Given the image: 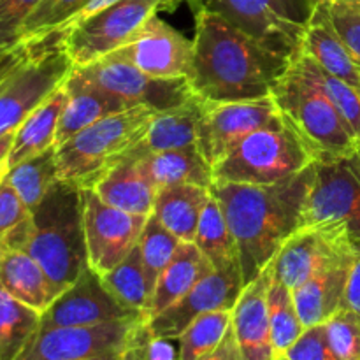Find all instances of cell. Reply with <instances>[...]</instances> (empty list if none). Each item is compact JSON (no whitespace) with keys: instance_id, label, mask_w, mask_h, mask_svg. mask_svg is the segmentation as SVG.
<instances>
[{"instance_id":"cell-1","label":"cell","mask_w":360,"mask_h":360,"mask_svg":"<svg viewBox=\"0 0 360 360\" xmlns=\"http://www.w3.org/2000/svg\"><path fill=\"white\" fill-rule=\"evenodd\" d=\"M193 72L197 97L211 104L269 97L292 60L234 27L220 14L195 13Z\"/></svg>"},{"instance_id":"cell-2","label":"cell","mask_w":360,"mask_h":360,"mask_svg":"<svg viewBox=\"0 0 360 360\" xmlns=\"http://www.w3.org/2000/svg\"><path fill=\"white\" fill-rule=\"evenodd\" d=\"M313 178L315 162L274 185L213 181L210 190L234 234L245 287L257 280L281 245L302 225Z\"/></svg>"},{"instance_id":"cell-3","label":"cell","mask_w":360,"mask_h":360,"mask_svg":"<svg viewBox=\"0 0 360 360\" xmlns=\"http://www.w3.org/2000/svg\"><path fill=\"white\" fill-rule=\"evenodd\" d=\"M0 243L27 252L63 292L88 266L83 188L58 179L37 207Z\"/></svg>"},{"instance_id":"cell-4","label":"cell","mask_w":360,"mask_h":360,"mask_svg":"<svg viewBox=\"0 0 360 360\" xmlns=\"http://www.w3.org/2000/svg\"><path fill=\"white\" fill-rule=\"evenodd\" d=\"M271 95L283 123L304 143L313 162L347 158L357 151V139L340 111L292 65Z\"/></svg>"},{"instance_id":"cell-5","label":"cell","mask_w":360,"mask_h":360,"mask_svg":"<svg viewBox=\"0 0 360 360\" xmlns=\"http://www.w3.org/2000/svg\"><path fill=\"white\" fill-rule=\"evenodd\" d=\"M155 109L130 108L108 116L77 132L56 146L60 179L74 183L79 188H94L95 183L122 162L143 137L155 116Z\"/></svg>"},{"instance_id":"cell-6","label":"cell","mask_w":360,"mask_h":360,"mask_svg":"<svg viewBox=\"0 0 360 360\" xmlns=\"http://www.w3.org/2000/svg\"><path fill=\"white\" fill-rule=\"evenodd\" d=\"M313 157L290 127L250 134L213 165L214 181L274 185L304 171Z\"/></svg>"},{"instance_id":"cell-7","label":"cell","mask_w":360,"mask_h":360,"mask_svg":"<svg viewBox=\"0 0 360 360\" xmlns=\"http://www.w3.org/2000/svg\"><path fill=\"white\" fill-rule=\"evenodd\" d=\"M193 13L220 14L287 58L301 55L315 7L309 0H186Z\"/></svg>"},{"instance_id":"cell-8","label":"cell","mask_w":360,"mask_h":360,"mask_svg":"<svg viewBox=\"0 0 360 360\" xmlns=\"http://www.w3.org/2000/svg\"><path fill=\"white\" fill-rule=\"evenodd\" d=\"M62 37L56 30L39 39L37 49L0 83V134L16 130L72 72Z\"/></svg>"},{"instance_id":"cell-9","label":"cell","mask_w":360,"mask_h":360,"mask_svg":"<svg viewBox=\"0 0 360 360\" xmlns=\"http://www.w3.org/2000/svg\"><path fill=\"white\" fill-rule=\"evenodd\" d=\"M186 0H118L65 28L63 49L76 67L108 56L130 41L158 13H172Z\"/></svg>"},{"instance_id":"cell-10","label":"cell","mask_w":360,"mask_h":360,"mask_svg":"<svg viewBox=\"0 0 360 360\" xmlns=\"http://www.w3.org/2000/svg\"><path fill=\"white\" fill-rule=\"evenodd\" d=\"M74 70L84 81L122 98L130 108L141 105L155 111H167L195 97L188 77L150 76L132 63L111 55L83 67L74 65Z\"/></svg>"},{"instance_id":"cell-11","label":"cell","mask_w":360,"mask_h":360,"mask_svg":"<svg viewBox=\"0 0 360 360\" xmlns=\"http://www.w3.org/2000/svg\"><path fill=\"white\" fill-rule=\"evenodd\" d=\"M340 225L360 241V160L357 153L315 162V178L302 214V225Z\"/></svg>"},{"instance_id":"cell-12","label":"cell","mask_w":360,"mask_h":360,"mask_svg":"<svg viewBox=\"0 0 360 360\" xmlns=\"http://www.w3.org/2000/svg\"><path fill=\"white\" fill-rule=\"evenodd\" d=\"M148 217L105 204L91 188L83 190V224L88 266L98 274L115 269L137 245Z\"/></svg>"},{"instance_id":"cell-13","label":"cell","mask_w":360,"mask_h":360,"mask_svg":"<svg viewBox=\"0 0 360 360\" xmlns=\"http://www.w3.org/2000/svg\"><path fill=\"white\" fill-rule=\"evenodd\" d=\"M146 319L39 329L16 360H84L125 348Z\"/></svg>"},{"instance_id":"cell-14","label":"cell","mask_w":360,"mask_h":360,"mask_svg":"<svg viewBox=\"0 0 360 360\" xmlns=\"http://www.w3.org/2000/svg\"><path fill=\"white\" fill-rule=\"evenodd\" d=\"M278 105L273 95L257 101L207 102L206 115L200 123L199 150L211 165L217 164L229 150L250 134L262 129L283 127Z\"/></svg>"},{"instance_id":"cell-15","label":"cell","mask_w":360,"mask_h":360,"mask_svg":"<svg viewBox=\"0 0 360 360\" xmlns=\"http://www.w3.org/2000/svg\"><path fill=\"white\" fill-rule=\"evenodd\" d=\"M132 319H144V315L123 306L105 288L101 274L86 266L77 280L41 313L39 329L88 327Z\"/></svg>"},{"instance_id":"cell-16","label":"cell","mask_w":360,"mask_h":360,"mask_svg":"<svg viewBox=\"0 0 360 360\" xmlns=\"http://www.w3.org/2000/svg\"><path fill=\"white\" fill-rule=\"evenodd\" d=\"M243 276L241 267L213 271L190 288L181 299L169 308L146 320L148 329L153 336L165 340H178L183 330L195 319L213 311H232L241 295Z\"/></svg>"},{"instance_id":"cell-17","label":"cell","mask_w":360,"mask_h":360,"mask_svg":"<svg viewBox=\"0 0 360 360\" xmlns=\"http://www.w3.org/2000/svg\"><path fill=\"white\" fill-rule=\"evenodd\" d=\"M155 77H192L193 41L158 16L151 18L127 44L109 53Z\"/></svg>"},{"instance_id":"cell-18","label":"cell","mask_w":360,"mask_h":360,"mask_svg":"<svg viewBox=\"0 0 360 360\" xmlns=\"http://www.w3.org/2000/svg\"><path fill=\"white\" fill-rule=\"evenodd\" d=\"M354 243L340 225H304L299 227L274 255L273 278L290 290L301 287L322 264Z\"/></svg>"},{"instance_id":"cell-19","label":"cell","mask_w":360,"mask_h":360,"mask_svg":"<svg viewBox=\"0 0 360 360\" xmlns=\"http://www.w3.org/2000/svg\"><path fill=\"white\" fill-rule=\"evenodd\" d=\"M355 241L319 267L301 287L292 290L304 329L322 326L345 306L348 278L355 262Z\"/></svg>"},{"instance_id":"cell-20","label":"cell","mask_w":360,"mask_h":360,"mask_svg":"<svg viewBox=\"0 0 360 360\" xmlns=\"http://www.w3.org/2000/svg\"><path fill=\"white\" fill-rule=\"evenodd\" d=\"M273 280V267L269 266L243 288L234 309L232 329L238 338L241 360H276L267 313V290Z\"/></svg>"},{"instance_id":"cell-21","label":"cell","mask_w":360,"mask_h":360,"mask_svg":"<svg viewBox=\"0 0 360 360\" xmlns=\"http://www.w3.org/2000/svg\"><path fill=\"white\" fill-rule=\"evenodd\" d=\"M206 109L207 102L195 95L186 104L155 112L146 132L129 151H125L122 162H136L158 151L199 148L200 123Z\"/></svg>"},{"instance_id":"cell-22","label":"cell","mask_w":360,"mask_h":360,"mask_svg":"<svg viewBox=\"0 0 360 360\" xmlns=\"http://www.w3.org/2000/svg\"><path fill=\"white\" fill-rule=\"evenodd\" d=\"M301 55L308 56L311 62L360 94V62L334 28L327 4H320L313 9Z\"/></svg>"},{"instance_id":"cell-23","label":"cell","mask_w":360,"mask_h":360,"mask_svg":"<svg viewBox=\"0 0 360 360\" xmlns=\"http://www.w3.org/2000/svg\"><path fill=\"white\" fill-rule=\"evenodd\" d=\"M65 90L69 98L56 129L55 146H60L77 132L108 116L130 109V105L122 98L84 81L74 69L65 79Z\"/></svg>"},{"instance_id":"cell-24","label":"cell","mask_w":360,"mask_h":360,"mask_svg":"<svg viewBox=\"0 0 360 360\" xmlns=\"http://www.w3.org/2000/svg\"><path fill=\"white\" fill-rule=\"evenodd\" d=\"M0 285L18 301L41 313L62 294L27 252L11 248L4 243H0Z\"/></svg>"},{"instance_id":"cell-25","label":"cell","mask_w":360,"mask_h":360,"mask_svg":"<svg viewBox=\"0 0 360 360\" xmlns=\"http://www.w3.org/2000/svg\"><path fill=\"white\" fill-rule=\"evenodd\" d=\"M144 178L155 190L172 185H197L211 188L213 165L199 148H181L146 155L136 160Z\"/></svg>"},{"instance_id":"cell-26","label":"cell","mask_w":360,"mask_h":360,"mask_svg":"<svg viewBox=\"0 0 360 360\" xmlns=\"http://www.w3.org/2000/svg\"><path fill=\"white\" fill-rule=\"evenodd\" d=\"M213 271L214 267L197 248L195 243L181 241L171 262L158 276L146 313V320L153 319L165 308H169L172 302L181 299L190 288L195 287L202 278H206Z\"/></svg>"},{"instance_id":"cell-27","label":"cell","mask_w":360,"mask_h":360,"mask_svg":"<svg viewBox=\"0 0 360 360\" xmlns=\"http://www.w3.org/2000/svg\"><path fill=\"white\" fill-rule=\"evenodd\" d=\"M211 199V190L197 185H172L157 190L153 214L181 241H195L200 217Z\"/></svg>"},{"instance_id":"cell-28","label":"cell","mask_w":360,"mask_h":360,"mask_svg":"<svg viewBox=\"0 0 360 360\" xmlns=\"http://www.w3.org/2000/svg\"><path fill=\"white\" fill-rule=\"evenodd\" d=\"M67 98H69V94L63 83L25 118V122L14 132L13 146L7 157V167H14L20 162L55 146L56 129L65 109Z\"/></svg>"},{"instance_id":"cell-29","label":"cell","mask_w":360,"mask_h":360,"mask_svg":"<svg viewBox=\"0 0 360 360\" xmlns=\"http://www.w3.org/2000/svg\"><path fill=\"white\" fill-rule=\"evenodd\" d=\"M91 190L109 206L141 217H150L157 193L136 162H122L115 165Z\"/></svg>"},{"instance_id":"cell-30","label":"cell","mask_w":360,"mask_h":360,"mask_svg":"<svg viewBox=\"0 0 360 360\" xmlns=\"http://www.w3.org/2000/svg\"><path fill=\"white\" fill-rule=\"evenodd\" d=\"M193 243L202 252V255L210 260L214 271L231 269V267L239 266L238 245H236L234 234L229 227L220 202L214 199L213 193H211L210 202H207L206 210L200 217Z\"/></svg>"},{"instance_id":"cell-31","label":"cell","mask_w":360,"mask_h":360,"mask_svg":"<svg viewBox=\"0 0 360 360\" xmlns=\"http://www.w3.org/2000/svg\"><path fill=\"white\" fill-rule=\"evenodd\" d=\"M6 178L20 193L28 211L35 210L53 185L60 179L56 146L48 148L14 167H7Z\"/></svg>"},{"instance_id":"cell-32","label":"cell","mask_w":360,"mask_h":360,"mask_svg":"<svg viewBox=\"0 0 360 360\" xmlns=\"http://www.w3.org/2000/svg\"><path fill=\"white\" fill-rule=\"evenodd\" d=\"M41 326V311L0 285V360H16Z\"/></svg>"},{"instance_id":"cell-33","label":"cell","mask_w":360,"mask_h":360,"mask_svg":"<svg viewBox=\"0 0 360 360\" xmlns=\"http://www.w3.org/2000/svg\"><path fill=\"white\" fill-rule=\"evenodd\" d=\"M105 288L122 302L127 308L134 309L137 313H143L146 319L148 308H150L151 290L144 269L143 257H141L139 245L109 273L101 274Z\"/></svg>"},{"instance_id":"cell-34","label":"cell","mask_w":360,"mask_h":360,"mask_svg":"<svg viewBox=\"0 0 360 360\" xmlns=\"http://www.w3.org/2000/svg\"><path fill=\"white\" fill-rule=\"evenodd\" d=\"M292 67L297 70L299 74L306 77L311 84H315L330 102L334 108L340 111L345 122L350 125L352 132H354L355 139L360 144V94L350 84L345 81L338 79L336 76L323 70L322 67L316 65L315 62L304 55H299L297 58L292 60Z\"/></svg>"},{"instance_id":"cell-35","label":"cell","mask_w":360,"mask_h":360,"mask_svg":"<svg viewBox=\"0 0 360 360\" xmlns=\"http://www.w3.org/2000/svg\"><path fill=\"white\" fill-rule=\"evenodd\" d=\"M267 313L274 352L276 357H283L288 348L304 333V326L299 319L292 290L274 278L267 290Z\"/></svg>"},{"instance_id":"cell-36","label":"cell","mask_w":360,"mask_h":360,"mask_svg":"<svg viewBox=\"0 0 360 360\" xmlns=\"http://www.w3.org/2000/svg\"><path fill=\"white\" fill-rule=\"evenodd\" d=\"M232 326V311H213L193 320L178 338V360H200L213 354Z\"/></svg>"},{"instance_id":"cell-37","label":"cell","mask_w":360,"mask_h":360,"mask_svg":"<svg viewBox=\"0 0 360 360\" xmlns=\"http://www.w3.org/2000/svg\"><path fill=\"white\" fill-rule=\"evenodd\" d=\"M179 245H181V239L167 231L153 214L148 217L139 239V250L151 290H155L158 276L171 262Z\"/></svg>"},{"instance_id":"cell-38","label":"cell","mask_w":360,"mask_h":360,"mask_svg":"<svg viewBox=\"0 0 360 360\" xmlns=\"http://www.w3.org/2000/svg\"><path fill=\"white\" fill-rule=\"evenodd\" d=\"M86 4L88 0H41L37 9L25 21L20 41L41 39L62 30Z\"/></svg>"},{"instance_id":"cell-39","label":"cell","mask_w":360,"mask_h":360,"mask_svg":"<svg viewBox=\"0 0 360 360\" xmlns=\"http://www.w3.org/2000/svg\"><path fill=\"white\" fill-rule=\"evenodd\" d=\"M323 326L338 359L360 360V313L341 308Z\"/></svg>"},{"instance_id":"cell-40","label":"cell","mask_w":360,"mask_h":360,"mask_svg":"<svg viewBox=\"0 0 360 360\" xmlns=\"http://www.w3.org/2000/svg\"><path fill=\"white\" fill-rule=\"evenodd\" d=\"M41 0H0V49L20 42L21 28Z\"/></svg>"},{"instance_id":"cell-41","label":"cell","mask_w":360,"mask_h":360,"mask_svg":"<svg viewBox=\"0 0 360 360\" xmlns=\"http://www.w3.org/2000/svg\"><path fill=\"white\" fill-rule=\"evenodd\" d=\"M334 28L360 62V4L333 0L327 4Z\"/></svg>"},{"instance_id":"cell-42","label":"cell","mask_w":360,"mask_h":360,"mask_svg":"<svg viewBox=\"0 0 360 360\" xmlns=\"http://www.w3.org/2000/svg\"><path fill=\"white\" fill-rule=\"evenodd\" d=\"M283 357L288 360H340L330 348L323 323L304 329Z\"/></svg>"},{"instance_id":"cell-43","label":"cell","mask_w":360,"mask_h":360,"mask_svg":"<svg viewBox=\"0 0 360 360\" xmlns=\"http://www.w3.org/2000/svg\"><path fill=\"white\" fill-rule=\"evenodd\" d=\"M28 214L30 211L21 200L20 193L4 174V178L0 179V239L13 231L20 221H23Z\"/></svg>"},{"instance_id":"cell-44","label":"cell","mask_w":360,"mask_h":360,"mask_svg":"<svg viewBox=\"0 0 360 360\" xmlns=\"http://www.w3.org/2000/svg\"><path fill=\"white\" fill-rule=\"evenodd\" d=\"M134 360H178V350L171 340L153 336L143 322L134 341Z\"/></svg>"},{"instance_id":"cell-45","label":"cell","mask_w":360,"mask_h":360,"mask_svg":"<svg viewBox=\"0 0 360 360\" xmlns=\"http://www.w3.org/2000/svg\"><path fill=\"white\" fill-rule=\"evenodd\" d=\"M39 39H30V41H20L13 48L6 49L0 53V83L6 79L7 76L14 72L32 53L37 49Z\"/></svg>"},{"instance_id":"cell-46","label":"cell","mask_w":360,"mask_h":360,"mask_svg":"<svg viewBox=\"0 0 360 360\" xmlns=\"http://www.w3.org/2000/svg\"><path fill=\"white\" fill-rule=\"evenodd\" d=\"M354 241L357 255H355V262L354 266H352L350 278H348L343 308H350L354 309V311L360 313V241H357V239H354Z\"/></svg>"},{"instance_id":"cell-47","label":"cell","mask_w":360,"mask_h":360,"mask_svg":"<svg viewBox=\"0 0 360 360\" xmlns=\"http://www.w3.org/2000/svg\"><path fill=\"white\" fill-rule=\"evenodd\" d=\"M200 360H241V352H239V345H238V338H236L234 329H229V333L225 334L224 341H221L220 347L210 354L207 357L200 359Z\"/></svg>"},{"instance_id":"cell-48","label":"cell","mask_w":360,"mask_h":360,"mask_svg":"<svg viewBox=\"0 0 360 360\" xmlns=\"http://www.w3.org/2000/svg\"><path fill=\"white\" fill-rule=\"evenodd\" d=\"M115 2H118V0H88L86 6H84L83 9L79 11V13H76V16H74L72 20H70L69 23H67L65 27L62 28V30H65V28H69V27H72V25L79 23V21L86 20V18H90L91 14H95V13H98V11L105 9V7H109L111 4H115Z\"/></svg>"},{"instance_id":"cell-49","label":"cell","mask_w":360,"mask_h":360,"mask_svg":"<svg viewBox=\"0 0 360 360\" xmlns=\"http://www.w3.org/2000/svg\"><path fill=\"white\" fill-rule=\"evenodd\" d=\"M144 322H146V320H144ZM141 326H143V323H141ZM137 333H139V330H137ZM136 336H134V340L130 341V345H127V347L122 348V350L109 352V354H102V355H95V357L84 359V360H134V341H136Z\"/></svg>"},{"instance_id":"cell-50","label":"cell","mask_w":360,"mask_h":360,"mask_svg":"<svg viewBox=\"0 0 360 360\" xmlns=\"http://www.w3.org/2000/svg\"><path fill=\"white\" fill-rule=\"evenodd\" d=\"M14 132L16 130H9L6 134H0V167L7 165V157H9L11 146L14 141Z\"/></svg>"},{"instance_id":"cell-51","label":"cell","mask_w":360,"mask_h":360,"mask_svg":"<svg viewBox=\"0 0 360 360\" xmlns=\"http://www.w3.org/2000/svg\"><path fill=\"white\" fill-rule=\"evenodd\" d=\"M309 2H311L313 7H316V6H320V4H329V2H333V0H309Z\"/></svg>"},{"instance_id":"cell-52","label":"cell","mask_w":360,"mask_h":360,"mask_svg":"<svg viewBox=\"0 0 360 360\" xmlns=\"http://www.w3.org/2000/svg\"><path fill=\"white\" fill-rule=\"evenodd\" d=\"M6 172H7V165H4V167L0 169V179L4 178V174H6Z\"/></svg>"},{"instance_id":"cell-53","label":"cell","mask_w":360,"mask_h":360,"mask_svg":"<svg viewBox=\"0 0 360 360\" xmlns=\"http://www.w3.org/2000/svg\"><path fill=\"white\" fill-rule=\"evenodd\" d=\"M355 153H357V157H359V160H360V144L357 146V151H355Z\"/></svg>"},{"instance_id":"cell-54","label":"cell","mask_w":360,"mask_h":360,"mask_svg":"<svg viewBox=\"0 0 360 360\" xmlns=\"http://www.w3.org/2000/svg\"><path fill=\"white\" fill-rule=\"evenodd\" d=\"M347 2H354V4H360V0H347Z\"/></svg>"},{"instance_id":"cell-55","label":"cell","mask_w":360,"mask_h":360,"mask_svg":"<svg viewBox=\"0 0 360 360\" xmlns=\"http://www.w3.org/2000/svg\"><path fill=\"white\" fill-rule=\"evenodd\" d=\"M276 360H288V359L287 357H278Z\"/></svg>"},{"instance_id":"cell-56","label":"cell","mask_w":360,"mask_h":360,"mask_svg":"<svg viewBox=\"0 0 360 360\" xmlns=\"http://www.w3.org/2000/svg\"><path fill=\"white\" fill-rule=\"evenodd\" d=\"M2 51H6V49H0V53H2Z\"/></svg>"},{"instance_id":"cell-57","label":"cell","mask_w":360,"mask_h":360,"mask_svg":"<svg viewBox=\"0 0 360 360\" xmlns=\"http://www.w3.org/2000/svg\"><path fill=\"white\" fill-rule=\"evenodd\" d=\"M0 169H2V167H0Z\"/></svg>"}]
</instances>
